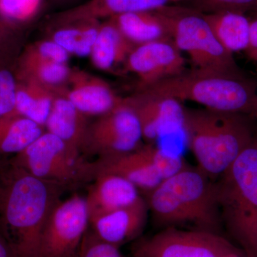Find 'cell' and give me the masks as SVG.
Here are the masks:
<instances>
[{
  "mask_svg": "<svg viewBox=\"0 0 257 257\" xmlns=\"http://www.w3.org/2000/svg\"><path fill=\"white\" fill-rule=\"evenodd\" d=\"M142 150L162 181L170 178L188 167L183 157L154 144L145 143Z\"/></svg>",
  "mask_w": 257,
  "mask_h": 257,
  "instance_id": "obj_26",
  "label": "cell"
},
{
  "mask_svg": "<svg viewBox=\"0 0 257 257\" xmlns=\"http://www.w3.org/2000/svg\"><path fill=\"white\" fill-rule=\"evenodd\" d=\"M226 257H246V255L244 254L241 251H236V252L231 253V254L228 255Z\"/></svg>",
  "mask_w": 257,
  "mask_h": 257,
  "instance_id": "obj_35",
  "label": "cell"
},
{
  "mask_svg": "<svg viewBox=\"0 0 257 257\" xmlns=\"http://www.w3.org/2000/svg\"><path fill=\"white\" fill-rule=\"evenodd\" d=\"M9 162L37 178L66 189L92 182L95 176L93 162L84 160L61 139L47 131Z\"/></svg>",
  "mask_w": 257,
  "mask_h": 257,
  "instance_id": "obj_7",
  "label": "cell"
},
{
  "mask_svg": "<svg viewBox=\"0 0 257 257\" xmlns=\"http://www.w3.org/2000/svg\"><path fill=\"white\" fill-rule=\"evenodd\" d=\"M87 116L57 92L45 127L47 132L61 139L71 150L81 155L89 124Z\"/></svg>",
  "mask_w": 257,
  "mask_h": 257,
  "instance_id": "obj_17",
  "label": "cell"
},
{
  "mask_svg": "<svg viewBox=\"0 0 257 257\" xmlns=\"http://www.w3.org/2000/svg\"><path fill=\"white\" fill-rule=\"evenodd\" d=\"M256 83L245 75L192 69L139 90L198 103L207 109L251 115L257 99Z\"/></svg>",
  "mask_w": 257,
  "mask_h": 257,
  "instance_id": "obj_5",
  "label": "cell"
},
{
  "mask_svg": "<svg viewBox=\"0 0 257 257\" xmlns=\"http://www.w3.org/2000/svg\"><path fill=\"white\" fill-rule=\"evenodd\" d=\"M89 227L85 197L74 194L57 203L45 223L38 257H80Z\"/></svg>",
  "mask_w": 257,
  "mask_h": 257,
  "instance_id": "obj_9",
  "label": "cell"
},
{
  "mask_svg": "<svg viewBox=\"0 0 257 257\" xmlns=\"http://www.w3.org/2000/svg\"><path fill=\"white\" fill-rule=\"evenodd\" d=\"M186 0H89L85 4L59 15L57 20H81L109 18L124 13L155 11L173 4H180Z\"/></svg>",
  "mask_w": 257,
  "mask_h": 257,
  "instance_id": "obj_18",
  "label": "cell"
},
{
  "mask_svg": "<svg viewBox=\"0 0 257 257\" xmlns=\"http://www.w3.org/2000/svg\"><path fill=\"white\" fill-rule=\"evenodd\" d=\"M42 0H0V15L12 23H26L40 11Z\"/></svg>",
  "mask_w": 257,
  "mask_h": 257,
  "instance_id": "obj_29",
  "label": "cell"
},
{
  "mask_svg": "<svg viewBox=\"0 0 257 257\" xmlns=\"http://www.w3.org/2000/svg\"><path fill=\"white\" fill-rule=\"evenodd\" d=\"M109 19L135 45L171 39L167 27L155 11L124 13Z\"/></svg>",
  "mask_w": 257,
  "mask_h": 257,
  "instance_id": "obj_22",
  "label": "cell"
},
{
  "mask_svg": "<svg viewBox=\"0 0 257 257\" xmlns=\"http://www.w3.org/2000/svg\"><path fill=\"white\" fill-rule=\"evenodd\" d=\"M136 45L121 33L109 18L101 23L97 37L91 52L93 64L102 71H111L124 63Z\"/></svg>",
  "mask_w": 257,
  "mask_h": 257,
  "instance_id": "obj_19",
  "label": "cell"
},
{
  "mask_svg": "<svg viewBox=\"0 0 257 257\" xmlns=\"http://www.w3.org/2000/svg\"><path fill=\"white\" fill-rule=\"evenodd\" d=\"M125 100L138 116L147 144L155 145L165 135L184 132L186 107L181 101L143 90Z\"/></svg>",
  "mask_w": 257,
  "mask_h": 257,
  "instance_id": "obj_12",
  "label": "cell"
},
{
  "mask_svg": "<svg viewBox=\"0 0 257 257\" xmlns=\"http://www.w3.org/2000/svg\"><path fill=\"white\" fill-rule=\"evenodd\" d=\"M239 251L222 234L177 227L140 237L131 247L133 257H226Z\"/></svg>",
  "mask_w": 257,
  "mask_h": 257,
  "instance_id": "obj_8",
  "label": "cell"
},
{
  "mask_svg": "<svg viewBox=\"0 0 257 257\" xmlns=\"http://www.w3.org/2000/svg\"><path fill=\"white\" fill-rule=\"evenodd\" d=\"M92 183L85 197L89 220L127 207L143 198L135 184L119 176L98 174Z\"/></svg>",
  "mask_w": 257,
  "mask_h": 257,
  "instance_id": "obj_15",
  "label": "cell"
},
{
  "mask_svg": "<svg viewBox=\"0 0 257 257\" xmlns=\"http://www.w3.org/2000/svg\"><path fill=\"white\" fill-rule=\"evenodd\" d=\"M8 163V160H2V159H0V171L3 170Z\"/></svg>",
  "mask_w": 257,
  "mask_h": 257,
  "instance_id": "obj_37",
  "label": "cell"
},
{
  "mask_svg": "<svg viewBox=\"0 0 257 257\" xmlns=\"http://www.w3.org/2000/svg\"><path fill=\"white\" fill-rule=\"evenodd\" d=\"M64 189L9 160L0 171V231L15 257H38L44 226Z\"/></svg>",
  "mask_w": 257,
  "mask_h": 257,
  "instance_id": "obj_1",
  "label": "cell"
},
{
  "mask_svg": "<svg viewBox=\"0 0 257 257\" xmlns=\"http://www.w3.org/2000/svg\"><path fill=\"white\" fill-rule=\"evenodd\" d=\"M67 64L34 58L20 53L15 62L14 73L17 80H32L47 87H63L70 74Z\"/></svg>",
  "mask_w": 257,
  "mask_h": 257,
  "instance_id": "obj_25",
  "label": "cell"
},
{
  "mask_svg": "<svg viewBox=\"0 0 257 257\" xmlns=\"http://www.w3.org/2000/svg\"><path fill=\"white\" fill-rule=\"evenodd\" d=\"M15 111L45 127L56 89L32 80H17Z\"/></svg>",
  "mask_w": 257,
  "mask_h": 257,
  "instance_id": "obj_23",
  "label": "cell"
},
{
  "mask_svg": "<svg viewBox=\"0 0 257 257\" xmlns=\"http://www.w3.org/2000/svg\"><path fill=\"white\" fill-rule=\"evenodd\" d=\"M221 46L234 55L244 52L249 39L250 19L244 13L221 11L204 14Z\"/></svg>",
  "mask_w": 257,
  "mask_h": 257,
  "instance_id": "obj_21",
  "label": "cell"
},
{
  "mask_svg": "<svg viewBox=\"0 0 257 257\" xmlns=\"http://www.w3.org/2000/svg\"><path fill=\"white\" fill-rule=\"evenodd\" d=\"M180 4L203 14L221 11H233L246 14L257 12V0H186Z\"/></svg>",
  "mask_w": 257,
  "mask_h": 257,
  "instance_id": "obj_28",
  "label": "cell"
},
{
  "mask_svg": "<svg viewBox=\"0 0 257 257\" xmlns=\"http://www.w3.org/2000/svg\"><path fill=\"white\" fill-rule=\"evenodd\" d=\"M56 91L87 116L105 114L122 104L124 99L104 79L76 68L71 69L67 82Z\"/></svg>",
  "mask_w": 257,
  "mask_h": 257,
  "instance_id": "obj_13",
  "label": "cell"
},
{
  "mask_svg": "<svg viewBox=\"0 0 257 257\" xmlns=\"http://www.w3.org/2000/svg\"><path fill=\"white\" fill-rule=\"evenodd\" d=\"M145 197L152 223L160 230L189 227L221 234L215 182L197 167L188 166L162 181Z\"/></svg>",
  "mask_w": 257,
  "mask_h": 257,
  "instance_id": "obj_2",
  "label": "cell"
},
{
  "mask_svg": "<svg viewBox=\"0 0 257 257\" xmlns=\"http://www.w3.org/2000/svg\"><path fill=\"white\" fill-rule=\"evenodd\" d=\"M214 182L223 226L246 257H257V133Z\"/></svg>",
  "mask_w": 257,
  "mask_h": 257,
  "instance_id": "obj_4",
  "label": "cell"
},
{
  "mask_svg": "<svg viewBox=\"0 0 257 257\" xmlns=\"http://www.w3.org/2000/svg\"><path fill=\"white\" fill-rule=\"evenodd\" d=\"M57 25L51 32V40L60 45L69 55H90L101 23L96 19L57 20Z\"/></svg>",
  "mask_w": 257,
  "mask_h": 257,
  "instance_id": "obj_20",
  "label": "cell"
},
{
  "mask_svg": "<svg viewBox=\"0 0 257 257\" xmlns=\"http://www.w3.org/2000/svg\"><path fill=\"white\" fill-rule=\"evenodd\" d=\"M255 120L243 113L185 108L184 133L198 168L213 180L220 177L252 142Z\"/></svg>",
  "mask_w": 257,
  "mask_h": 257,
  "instance_id": "obj_3",
  "label": "cell"
},
{
  "mask_svg": "<svg viewBox=\"0 0 257 257\" xmlns=\"http://www.w3.org/2000/svg\"><path fill=\"white\" fill-rule=\"evenodd\" d=\"M143 141L138 116L124 98L122 104L89 123L82 153L98 158L121 155L138 150Z\"/></svg>",
  "mask_w": 257,
  "mask_h": 257,
  "instance_id": "obj_10",
  "label": "cell"
},
{
  "mask_svg": "<svg viewBox=\"0 0 257 257\" xmlns=\"http://www.w3.org/2000/svg\"><path fill=\"white\" fill-rule=\"evenodd\" d=\"M23 41L18 25L0 15V66L14 68L23 50Z\"/></svg>",
  "mask_w": 257,
  "mask_h": 257,
  "instance_id": "obj_27",
  "label": "cell"
},
{
  "mask_svg": "<svg viewBox=\"0 0 257 257\" xmlns=\"http://www.w3.org/2000/svg\"><path fill=\"white\" fill-rule=\"evenodd\" d=\"M251 116H253L257 121V99L255 102L254 106H253V110L251 111Z\"/></svg>",
  "mask_w": 257,
  "mask_h": 257,
  "instance_id": "obj_36",
  "label": "cell"
},
{
  "mask_svg": "<svg viewBox=\"0 0 257 257\" xmlns=\"http://www.w3.org/2000/svg\"><path fill=\"white\" fill-rule=\"evenodd\" d=\"M149 209L145 198L135 204L116 209L89 220L92 232L99 239L120 247L141 237Z\"/></svg>",
  "mask_w": 257,
  "mask_h": 257,
  "instance_id": "obj_14",
  "label": "cell"
},
{
  "mask_svg": "<svg viewBox=\"0 0 257 257\" xmlns=\"http://www.w3.org/2000/svg\"><path fill=\"white\" fill-rule=\"evenodd\" d=\"M43 126L17 111L0 117V157L17 155L42 134Z\"/></svg>",
  "mask_w": 257,
  "mask_h": 257,
  "instance_id": "obj_24",
  "label": "cell"
},
{
  "mask_svg": "<svg viewBox=\"0 0 257 257\" xmlns=\"http://www.w3.org/2000/svg\"><path fill=\"white\" fill-rule=\"evenodd\" d=\"M0 257H15L9 243L0 231Z\"/></svg>",
  "mask_w": 257,
  "mask_h": 257,
  "instance_id": "obj_34",
  "label": "cell"
},
{
  "mask_svg": "<svg viewBox=\"0 0 257 257\" xmlns=\"http://www.w3.org/2000/svg\"><path fill=\"white\" fill-rule=\"evenodd\" d=\"M17 84L13 68L0 66V117L15 111Z\"/></svg>",
  "mask_w": 257,
  "mask_h": 257,
  "instance_id": "obj_31",
  "label": "cell"
},
{
  "mask_svg": "<svg viewBox=\"0 0 257 257\" xmlns=\"http://www.w3.org/2000/svg\"><path fill=\"white\" fill-rule=\"evenodd\" d=\"M253 18H250L249 39L244 52L250 60L257 63V12Z\"/></svg>",
  "mask_w": 257,
  "mask_h": 257,
  "instance_id": "obj_33",
  "label": "cell"
},
{
  "mask_svg": "<svg viewBox=\"0 0 257 257\" xmlns=\"http://www.w3.org/2000/svg\"><path fill=\"white\" fill-rule=\"evenodd\" d=\"M124 66L138 77L139 89L186 72L185 59L171 39L136 45Z\"/></svg>",
  "mask_w": 257,
  "mask_h": 257,
  "instance_id": "obj_11",
  "label": "cell"
},
{
  "mask_svg": "<svg viewBox=\"0 0 257 257\" xmlns=\"http://www.w3.org/2000/svg\"><path fill=\"white\" fill-rule=\"evenodd\" d=\"M93 163L95 176L102 173L119 176L135 184L144 195L151 192L162 181L149 162L142 147L128 153L99 157Z\"/></svg>",
  "mask_w": 257,
  "mask_h": 257,
  "instance_id": "obj_16",
  "label": "cell"
},
{
  "mask_svg": "<svg viewBox=\"0 0 257 257\" xmlns=\"http://www.w3.org/2000/svg\"><path fill=\"white\" fill-rule=\"evenodd\" d=\"M167 27L171 40L190 58L194 69L234 75H244L234 55L221 46L204 15L182 4L155 10Z\"/></svg>",
  "mask_w": 257,
  "mask_h": 257,
  "instance_id": "obj_6",
  "label": "cell"
},
{
  "mask_svg": "<svg viewBox=\"0 0 257 257\" xmlns=\"http://www.w3.org/2000/svg\"><path fill=\"white\" fill-rule=\"evenodd\" d=\"M80 257H124L120 247L102 241L88 229L83 239Z\"/></svg>",
  "mask_w": 257,
  "mask_h": 257,
  "instance_id": "obj_32",
  "label": "cell"
},
{
  "mask_svg": "<svg viewBox=\"0 0 257 257\" xmlns=\"http://www.w3.org/2000/svg\"><path fill=\"white\" fill-rule=\"evenodd\" d=\"M21 53L34 58L62 64H67L70 56L67 51L51 39L28 45L22 50Z\"/></svg>",
  "mask_w": 257,
  "mask_h": 257,
  "instance_id": "obj_30",
  "label": "cell"
}]
</instances>
